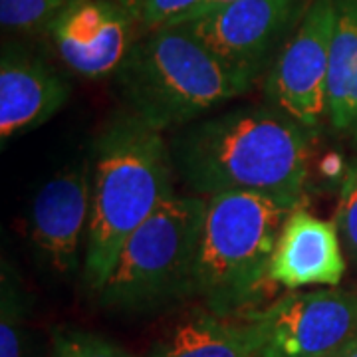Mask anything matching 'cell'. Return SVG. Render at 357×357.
<instances>
[{"label":"cell","instance_id":"obj_1","mask_svg":"<svg viewBox=\"0 0 357 357\" xmlns=\"http://www.w3.org/2000/svg\"><path fill=\"white\" fill-rule=\"evenodd\" d=\"M312 133L274 105L238 107L178 131L171 157L197 195L258 192L288 208L304 201Z\"/></svg>","mask_w":357,"mask_h":357},{"label":"cell","instance_id":"obj_2","mask_svg":"<svg viewBox=\"0 0 357 357\" xmlns=\"http://www.w3.org/2000/svg\"><path fill=\"white\" fill-rule=\"evenodd\" d=\"M137 115L123 114L93 145L91 206L84 282L98 292L121 248L155 211L173 197V157L161 135Z\"/></svg>","mask_w":357,"mask_h":357},{"label":"cell","instance_id":"obj_3","mask_svg":"<svg viewBox=\"0 0 357 357\" xmlns=\"http://www.w3.org/2000/svg\"><path fill=\"white\" fill-rule=\"evenodd\" d=\"M115 77L131 114L157 131L191 123L252 88L183 24L145 32Z\"/></svg>","mask_w":357,"mask_h":357},{"label":"cell","instance_id":"obj_4","mask_svg":"<svg viewBox=\"0 0 357 357\" xmlns=\"http://www.w3.org/2000/svg\"><path fill=\"white\" fill-rule=\"evenodd\" d=\"M290 211L258 192H220L206 199L192 272V296L206 310L230 318L260 300Z\"/></svg>","mask_w":357,"mask_h":357},{"label":"cell","instance_id":"obj_5","mask_svg":"<svg viewBox=\"0 0 357 357\" xmlns=\"http://www.w3.org/2000/svg\"><path fill=\"white\" fill-rule=\"evenodd\" d=\"M206 199L173 195L129 236L100 304L119 314H153L192 296Z\"/></svg>","mask_w":357,"mask_h":357},{"label":"cell","instance_id":"obj_6","mask_svg":"<svg viewBox=\"0 0 357 357\" xmlns=\"http://www.w3.org/2000/svg\"><path fill=\"white\" fill-rule=\"evenodd\" d=\"M244 321L258 357H337L357 340V288L292 290Z\"/></svg>","mask_w":357,"mask_h":357},{"label":"cell","instance_id":"obj_7","mask_svg":"<svg viewBox=\"0 0 357 357\" xmlns=\"http://www.w3.org/2000/svg\"><path fill=\"white\" fill-rule=\"evenodd\" d=\"M335 26V0H310L292 34L268 68L270 105L290 115L314 137L328 119V70Z\"/></svg>","mask_w":357,"mask_h":357},{"label":"cell","instance_id":"obj_8","mask_svg":"<svg viewBox=\"0 0 357 357\" xmlns=\"http://www.w3.org/2000/svg\"><path fill=\"white\" fill-rule=\"evenodd\" d=\"M307 4L310 0H234L178 24L255 84L268 72Z\"/></svg>","mask_w":357,"mask_h":357},{"label":"cell","instance_id":"obj_9","mask_svg":"<svg viewBox=\"0 0 357 357\" xmlns=\"http://www.w3.org/2000/svg\"><path fill=\"white\" fill-rule=\"evenodd\" d=\"M137 18L119 0H70L52 22V44L74 74L88 79L117 74L137 42Z\"/></svg>","mask_w":357,"mask_h":357},{"label":"cell","instance_id":"obj_10","mask_svg":"<svg viewBox=\"0 0 357 357\" xmlns=\"http://www.w3.org/2000/svg\"><path fill=\"white\" fill-rule=\"evenodd\" d=\"M89 206L91 169L86 163L54 175L34 195L30 243L52 272L70 274L79 264L82 246L88 241Z\"/></svg>","mask_w":357,"mask_h":357},{"label":"cell","instance_id":"obj_11","mask_svg":"<svg viewBox=\"0 0 357 357\" xmlns=\"http://www.w3.org/2000/svg\"><path fill=\"white\" fill-rule=\"evenodd\" d=\"M342 238L333 220L314 217L296 206L282 225L268 278L286 290L306 286L335 288L345 276Z\"/></svg>","mask_w":357,"mask_h":357},{"label":"cell","instance_id":"obj_12","mask_svg":"<svg viewBox=\"0 0 357 357\" xmlns=\"http://www.w3.org/2000/svg\"><path fill=\"white\" fill-rule=\"evenodd\" d=\"M66 79L52 66L16 44L0 58V141L44 126L68 102Z\"/></svg>","mask_w":357,"mask_h":357},{"label":"cell","instance_id":"obj_13","mask_svg":"<svg viewBox=\"0 0 357 357\" xmlns=\"http://www.w3.org/2000/svg\"><path fill=\"white\" fill-rule=\"evenodd\" d=\"M147 357H258V349L246 321L232 324L211 310H199L173 324Z\"/></svg>","mask_w":357,"mask_h":357},{"label":"cell","instance_id":"obj_14","mask_svg":"<svg viewBox=\"0 0 357 357\" xmlns=\"http://www.w3.org/2000/svg\"><path fill=\"white\" fill-rule=\"evenodd\" d=\"M328 121L357 143V0H335L330 70Z\"/></svg>","mask_w":357,"mask_h":357},{"label":"cell","instance_id":"obj_15","mask_svg":"<svg viewBox=\"0 0 357 357\" xmlns=\"http://www.w3.org/2000/svg\"><path fill=\"white\" fill-rule=\"evenodd\" d=\"M26 294L6 262L0 280V357H22Z\"/></svg>","mask_w":357,"mask_h":357},{"label":"cell","instance_id":"obj_16","mask_svg":"<svg viewBox=\"0 0 357 357\" xmlns=\"http://www.w3.org/2000/svg\"><path fill=\"white\" fill-rule=\"evenodd\" d=\"M70 0H0L2 28L13 32L50 30Z\"/></svg>","mask_w":357,"mask_h":357},{"label":"cell","instance_id":"obj_17","mask_svg":"<svg viewBox=\"0 0 357 357\" xmlns=\"http://www.w3.org/2000/svg\"><path fill=\"white\" fill-rule=\"evenodd\" d=\"M52 357H129V354L98 333L62 328L54 332Z\"/></svg>","mask_w":357,"mask_h":357},{"label":"cell","instance_id":"obj_18","mask_svg":"<svg viewBox=\"0 0 357 357\" xmlns=\"http://www.w3.org/2000/svg\"><path fill=\"white\" fill-rule=\"evenodd\" d=\"M333 222L345 252L357 264V159L345 171Z\"/></svg>","mask_w":357,"mask_h":357},{"label":"cell","instance_id":"obj_19","mask_svg":"<svg viewBox=\"0 0 357 357\" xmlns=\"http://www.w3.org/2000/svg\"><path fill=\"white\" fill-rule=\"evenodd\" d=\"M201 2L203 0H137L129 8L137 18L139 30L151 32L155 28L178 22Z\"/></svg>","mask_w":357,"mask_h":357},{"label":"cell","instance_id":"obj_20","mask_svg":"<svg viewBox=\"0 0 357 357\" xmlns=\"http://www.w3.org/2000/svg\"><path fill=\"white\" fill-rule=\"evenodd\" d=\"M229 2H234V0H203V2L192 10V13L187 14L185 18H181L178 22H185V20H191V18H197V16H203V14L211 13V10L218 8V6H225V4H229ZM178 22H175V24H178Z\"/></svg>","mask_w":357,"mask_h":357},{"label":"cell","instance_id":"obj_21","mask_svg":"<svg viewBox=\"0 0 357 357\" xmlns=\"http://www.w3.org/2000/svg\"><path fill=\"white\" fill-rule=\"evenodd\" d=\"M337 357H357V340L354 342V344L347 345V347H345L344 351H342Z\"/></svg>","mask_w":357,"mask_h":357},{"label":"cell","instance_id":"obj_22","mask_svg":"<svg viewBox=\"0 0 357 357\" xmlns=\"http://www.w3.org/2000/svg\"><path fill=\"white\" fill-rule=\"evenodd\" d=\"M119 2H123V4H126V6H131V4H135V2H137V0H119Z\"/></svg>","mask_w":357,"mask_h":357},{"label":"cell","instance_id":"obj_23","mask_svg":"<svg viewBox=\"0 0 357 357\" xmlns=\"http://www.w3.org/2000/svg\"><path fill=\"white\" fill-rule=\"evenodd\" d=\"M129 357H135V356H129Z\"/></svg>","mask_w":357,"mask_h":357}]
</instances>
